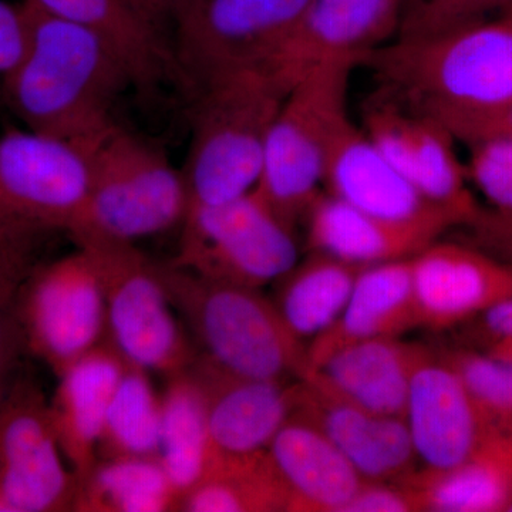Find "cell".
Segmentation results:
<instances>
[{
  "label": "cell",
  "mask_w": 512,
  "mask_h": 512,
  "mask_svg": "<svg viewBox=\"0 0 512 512\" xmlns=\"http://www.w3.org/2000/svg\"><path fill=\"white\" fill-rule=\"evenodd\" d=\"M362 64L382 93L468 141L512 104V22L473 23L420 37H397Z\"/></svg>",
  "instance_id": "6da1fadb"
},
{
  "label": "cell",
  "mask_w": 512,
  "mask_h": 512,
  "mask_svg": "<svg viewBox=\"0 0 512 512\" xmlns=\"http://www.w3.org/2000/svg\"><path fill=\"white\" fill-rule=\"evenodd\" d=\"M28 47L3 82V99L26 128L82 144L114 123L130 74L99 36L22 0Z\"/></svg>",
  "instance_id": "7a4b0ae2"
},
{
  "label": "cell",
  "mask_w": 512,
  "mask_h": 512,
  "mask_svg": "<svg viewBox=\"0 0 512 512\" xmlns=\"http://www.w3.org/2000/svg\"><path fill=\"white\" fill-rule=\"evenodd\" d=\"M191 147L183 171L190 207L237 200L254 190L266 137L286 94L266 70H231L190 89Z\"/></svg>",
  "instance_id": "3957f363"
},
{
  "label": "cell",
  "mask_w": 512,
  "mask_h": 512,
  "mask_svg": "<svg viewBox=\"0 0 512 512\" xmlns=\"http://www.w3.org/2000/svg\"><path fill=\"white\" fill-rule=\"evenodd\" d=\"M158 268L171 305L195 333L205 356L252 379L288 382L305 376L308 345L258 288L202 278L173 262Z\"/></svg>",
  "instance_id": "277c9868"
},
{
  "label": "cell",
  "mask_w": 512,
  "mask_h": 512,
  "mask_svg": "<svg viewBox=\"0 0 512 512\" xmlns=\"http://www.w3.org/2000/svg\"><path fill=\"white\" fill-rule=\"evenodd\" d=\"M90 165V194L74 241L134 242L183 224L190 208L184 174L164 151L114 121L82 143Z\"/></svg>",
  "instance_id": "5b68a950"
},
{
  "label": "cell",
  "mask_w": 512,
  "mask_h": 512,
  "mask_svg": "<svg viewBox=\"0 0 512 512\" xmlns=\"http://www.w3.org/2000/svg\"><path fill=\"white\" fill-rule=\"evenodd\" d=\"M355 60H330L309 70L286 94L266 137L254 194L295 229L320 194L326 157L349 123L350 74Z\"/></svg>",
  "instance_id": "8992f818"
},
{
  "label": "cell",
  "mask_w": 512,
  "mask_h": 512,
  "mask_svg": "<svg viewBox=\"0 0 512 512\" xmlns=\"http://www.w3.org/2000/svg\"><path fill=\"white\" fill-rule=\"evenodd\" d=\"M92 254L103 285L107 340L131 365L171 377L198 355L175 318L157 262L134 242L77 239Z\"/></svg>",
  "instance_id": "52a82bcc"
},
{
  "label": "cell",
  "mask_w": 512,
  "mask_h": 512,
  "mask_svg": "<svg viewBox=\"0 0 512 512\" xmlns=\"http://www.w3.org/2000/svg\"><path fill=\"white\" fill-rule=\"evenodd\" d=\"M174 265L225 284L262 286L298 262L295 229L254 192L218 205L188 208Z\"/></svg>",
  "instance_id": "ba28073f"
},
{
  "label": "cell",
  "mask_w": 512,
  "mask_h": 512,
  "mask_svg": "<svg viewBox=\"0 0 512 512\" xmlns=\"http://www.w3.org/2000/svg\"><path fill=\"white\" fill-rule=\"evenodd\" d=\"M312 0H191L175 25L184 86L215 74L264 69Z\"/></svg>",
  "instance_id": "9c48e42d"
},
{
  "label": "cell",
  "mask_w": 512,
  "mask_h": 512,
  "mask_svg": "<svg viewBox=\"0 0 512 512\" xmlns=\"http://www.w3.org/2000/svg\"><path fill=\"white\" fill-rule=\"evenodd\" d=\"M26 348L57 376L107 338L103 285L86 248L30 272L16 296Z\"/></svg>",
  "instance_id": "30bf717a"
},
{
  "label": "cell",
  "mask_w": 512,
  "mask_h": 512,
  "mask_svg": "<svg viewBox=\"0 0 512 512\" xmlns=\"http://www.w3.org/2000/svg\"><path fill=\"white\" fill-rule=\"evenodd\" d=\"M90 194L82 144L10 128L0 136V205L26 231L72 234Z\"/></svg>",
  "instance_id": "8fae6325"
},
{
  "label": "cell",
  "mask_w": 512,
  "mask_h": 512,
  "mask_svg": "<svg viewBox=\"0 0 512 512\" xmlns=\"http://www.w3.org/2000/svg\"><path fill=\"white\" fill-rule=\"evenodd\" d=\"M64 460L45 394L16 379L0 409V512L72 511L77 477Z\"/></svg>",
  "instance_id": "7c38bea8"
},
{
  "label": "cell",
  "mask_w": 512,
  "mask_h": 512,
  "mask_svg": "<svg viewBox=\"0 0 512 512\" xmlns=\"http://www.w3.org/2000/svg\"><path fill=\"white\" fill-rule=\"evenodd\" d=\"M363 131L380 153L431 202L468 224L480 211L447 128L380 93L367 103Z\"/></svg>",
  "instance_id": "4fadbf2b"
},
{
  "label": "cell",
  "mask_w": 512,
  "mask_h": 512,
  "mask_svg": "<svg viewBox=\"0 0 512 512\" xmlns=\"http://www.w3.org/2000/svg\"><path fill=\"white\" fill-rule=\"evenodd\" d=\"M407 0H312L302 18L265 64L289 92L309 70L330 60H355L399 33Z\"/></svg>",
  "instance_id": "5bb4252c"
},
{
  "label": "cell",
  "mask_w": 512,
  "mask_h": 512,
  "mask_svg": "<svg viewBox=\"0 0 512 512\" xmlns=\"http://www.w3.org/2000/svg\"><path fill=\"white\" fill-rule=\"evenodd\" d=\"M322 184L332 197L379 220L427 229L439 237L460 224L400 174L352 120L330 146Z\"/></svg>",
  "instance_id": "9a60e30c"
},
{
  "label": "cell",
  "mask_w": 512,
  "mask_h": 512,
  "mask_svg": "<svg viewBox=\"0 0 512 512\" xmlns=\"http://www.w3.org/2000/svg\"><path fill=\"white\" fill-rule=\"evenodd\" d=\"M188 372L207 403L212 454L265 451L295 407L296 383L235 375L201 352Z\"/></svg>",
  "instance_id": "2e32d148"
},
{
  "label": "cell",
  "mask_w": 512,
  "mask_h": 512,
  "mask_svg": "<svg viewBox=\"0 0 512 512\" xmlns=\"http://www.w3.org/2000/svg\"><path fill=\"white\" fill-rule=\"evenodd\" d=\"M412 269L420 328H451L512 296V265L478 248L436 241Z\"/></svg>",
  "instance_id": "e0dca14e"
},
{
  "label": "cell",
  "mask_w": 512,
  "mask_h": 512,
  "mask_svg": "<svg viewBox=\"0 0 512 512\" xmlns=\"http://www.w3.org/2000/svg\"><path fill=\"white\" fill-rule=\"evenodd\" d=\"M293 416L322 431L365 481L400 483L419 458L403 417L367 412L296 380Z\"/></svg>",
  "instance_id": "ac0fdd59"
},
{
  "label": "cell",
  "mask_w": 512,
  "mask_h": 512,
  "mask_svg": "<svg viewBox=\"0 0 512 512\" xmlns=\"http://www.w3.org/2000/svg\"><path fill=\"white\" fill-rule=\"evenodd\" d=\"M404 421L424 470L444 471L464 463L494 430L468 394L460 376L434 357L413 375Z\"/></svg>",
  "instance_id": "d6986e66"
},
{
  "label": "cell",
  "mask_w": 512,
  "mask_h": 512,
  "mask_svg": "<svg viewBox=\"0 0 512 512\" xmlns=\"http://www.w3.org/2000/svg\"><path fill=\"white\" fill-rule=\"evenodd\" d=\"M431 357L399 338L363 340L336 350L301 380L367 412L404 419L413 375Z\"/></svg>",
  "instance_id": "ffe728a7"
},
{
  "label": "cell",
  "mask_w": 512,
  "mask_h": 512,
  "mask_svg": "<svg viewBox=\"0 0 512 512\" xmlns=\"http://www.w3.org/2000/svg\"><path fill=\"white\" fill-rule=\"evenodd\" d=\"M128 362L104 340L59 376L50 419L64 458L77 480L96 466L97 447L114 390Z\"/></svg>",
  "instance_id": "44dd1931"
},
{
  "label": "cell",
  "mask_w": 512,
  "mask_h": 512,
  "mask_svg": "<svg viewBox=\"0 0 512 512\" xmlns=\"http://www.w3.org/2000/svg\"><path fill=\"white\" fill-rule=\"evenodd\" d=\"M417 326L412 258L365 266L339 318L309 343L306 373L345 346L363 340L399 338Z\"/></svg>",
  "instance_id": "7402d4cb"
},
{
  "label": "cell",
  "mask_w": 512,
  "mask_h": 512,
  "mask_svg": "<svg viewBox=\"0 0 512 512\" xmlns=\"http://www.w3.org/2000/svg\"><path fill=\"white\" fill-rule=\"evenodd\" d=\"M291 512H343L365 483L322 431L289 416L266 448Z\"/></svg>",
  "instance_id": "603a6c76"
},
{
  "label": "cell",
  "mask_w": 512,
  "mask_h": 512,
  "mask_svg": "<svg viewBox=\"0 0 512 512\" xmlns=\"http://www.w3.org/2000/svg\"><path fill=\"white\" fill-rule=\"evenodd\" d=\"M46 12L89 29L119 57L133 87L151 92L165 82L183 83L174 46L128 0H32Z\"/></svg>",
  "instance_id": "cb8c5ba5"
},
{
  "label": "cell",
  "mask_w": 512,
  "mask_h": 512,
  "mask_svg": "<svg viewBox=\"0 0 512 512\" xmlns=\"http://www.w3.org/2000/svg\"><path fill=\"white\" fill-rule=\"evenodd\" d=\"M303 221L309 251L362 268L413 258L439 238L427 229L379 220L322 192Z\"/></svg>",
  "instance_id": "d4e9b609"
},
{
  "label": "cell",
  "mask_w": 512,
  "mask_h": 512,
  "mask_svg": "<svg viewBox=\"0 0 512 512\" xmlns=\"http://www.w3.org/2000/svg\"><path fill=\"white\" fill-rule=\"evenodd\" d=\"M400 483L416 491L421 511H505L512 500V433L494 431L464 463L414 471Z\"/></svg>",
  "instance_id": "484cf974"
},
{
  "label": "cell",
  "mask_w": 512,
  "mask_h": 512,
  "mask_svg": "<svg viewBox=\"0 0 512 512\" xmlns=\"http://www.w3.org/2000/svg\"><path fill=\"white\" fill-rule=\"evenodd\" d=\"M360 269L318 252L296 262L276 281L274 299L289 329L303 342L329 329L345 309Z\"/></svg>",
  "instance_id": "4316f807"
},
{
  "label": "cell",
  "mask_w": 512,
  "mask_h": 512,
  "mask_svg": "<svg viewBox=\"0 0 512 512\" xmlns=\"http://www.w3.org/2000/svg\"><path fill=\"white\" fill-rule=\"evenodd\" d=\"M167 380L161 396L158 458L181 501L210 463V426L204 394L188 369Z\"/></svg>",
  "instance_id": "83f0119b"
},
{
  "label": "cell",
  "mask_w": 512,
  "mask_h": 512,
  "mask_svg": "<svg viewBox=\"0 0 512 512\" xmlns=\"http://www.w3.org/2000/svg\"><path fill=\"white\" fill-rule=\"evenodd\" d=\"M178 511H288V497L268 453L212 454L200 481L181 498Z\"/></svg>",
  "instance_id": "f1b7e54d"
},
{
  "label": "cell",
  "mask_w": 512,
  "mask_h": 512,
  "mask_svg": "<svg viewBox=\"0 0 512 512\" xmlns=\"http://www.w3.org/2000/svg\"><path fill=\"white\" fill-rule=\"evenodd\" d=\"M178 504L160 458L124 457L99 460L77 480L72 511L165 512Z\"/></svg>",
  "instance_id": "f546056e"
},
{
  "label": "cell",
  "mask_w": 512,
  "mask_h": 512,
  "mask_svg": "<svg viewBox=\"0 0 512 512\" xmlns=\"http://www.w3.org/2000/svg\"><path fill=\"white\" fill-rule=\"evenodd\" d=\"M147 370L128 363L111 397L97 457H158L161 431V396Z\"/></svg>",
  "instance_id": "4dcf8cb0"
},
{
  "label": "cell",
  "mask_w": 512,
  "mask_h": 512,
  "mask_svg": "<svg viewBox=\"0 0 512 512\" xmlns=\"http://www.w3.org/2000/svg\"><path fill=\"white\" fill-rule=\"evenodd\" d=\"M444 362L460 376L487 426L512 433V362L471 352L453 353Z\"/></svg>",
  "instance_id": "1f68e13d"
},
{
  "label": "cell",
  "mask_w": 512,
  "mask_h": 512,
  "mask_svg": "<svg viewBox=\"0 0 512 512\" xmlns=\"http://www.w3.org/2000/svg\"><path fill=\"white\" fill-rule=\"evenodd\" d=\"M511 0H407L400 37L439 35L481 22L485 13Z\"/></svg>",
  "instance_id": "d6a6232c"
},
{
  "label": "cell",
  "mask_w": 512,
  "mask_h": 512,
  "mask_svg": "<svg viewBox=\"0 0 512 512\" xmlns=\"http://www.w3.org/2000/svg\"><path fill=\"white\" fill-rule=\"evenodd\" d=\"M467 174L497 210L512 212V136L497 134L468 144Z\"/></svg>",
  "instance_id": "836d02e7"
},
{
  "label": "cell",
  "mask_w": 512,
  "mask_h": 512,
  "mask_svg": "<svg viewBox=\"0 0 512 512\" xmlns=\"http://www.w3.org/2000/svg\"><path fill=\"white\" fill-rule=\"evenodd\" d=\"M414 511H421L420 503L416 491L409 485L365 481L343 512Z\"/></svg>",
  "instance_id": "e575fe53"
},
{
  "label": "cell",
  "mask_w": 512,
  "mask_h": 512,
  "mask_svg": "<svg viewBox=\"0 0 512 512\" xmlns=\"http://www.w3.org/2000/svg\"><path fill=\"white\" fill-rule=\"evenodd\" d=\"M26 348L15 301L0 302V409L15 383L19 356Z\"/></svg>",
  "instance_id": "d590c367"
},
{
  "label": "cell",
  "mask_w": 512,
  "mask_h": 512,
  "mask_svg": "<svg viewBox=\"0 0 512 512\" xmlns=\"http://www.w3.org/2000/svg\"><path fill=\"white\" fill-rule=\"evenodd\" d=\"M28 47V23L22 3L0 0V82L13 73Z\"/></svg>",
  "instance_id": "8d00e7d4"
},
{
  "label": "cell",
  "mask_w": 512,
  "mask_h": 512,
  "mask_svg": "<svg viewBox=\"0 0 512 512\" xmlns=\"http://www.w3.org/2000/svg\"><path fill=\"white\" fill-rule=\"evenodd\" d=\"M477 248L500 261L512 262V212L494 210L477 212L468 222Z\"/></svg>",
  "instance_id": "74e56055"
},
{
  "label": "cell",
  "mask_w": 512,
  "mask_h": 512,
  "mask_svg": "<svg viewBox=\"0 0 512 512\" xmlns=\"http://www.w3.org/2000/svg\"><path fill=\"white\" fill-rule=\"evenodd\" d=\"M483 316L485 338L488 340L487 355L512 362V296L490 306Z\"/></svg>",
  "instance_id": "f35d334b"
},
{
  "label": "cell",
  "mask_w": 512,
  "mask_h": 512,
  "mask_svg": "<svg viewBox=\"0 0 512 512\" xmlns=\"http://www.w3.org/2000/svg\"><path fill=\"white\" fill-rule=\"evenodd\" d=\"M29 247L0 248V302L15 301L28 278Z\"/></svg>",
  "instance_id": "ab89813d"
},
{
  "label": "cell",
  "mask_w": 512,
  "mask_h": 512,
  "mask_svg": "<svg viewBox=\"0 0 512 512\" xmlns=\"http://www.w3.org/2000/svg\"><path fill=\"white\" fill-rule=\"evenodd\" d=\"M151 25L167 35L190 5L191 0H128Z\"/></svg>",
  "instance_id": "60d3db41"
},
{
  "label": "cell",
  "mask_w": 512,
  "mask_h": 512,
  "mask_svg": "<svg viewBox=\"0 0 512 512\" xmlns=\"http://www.w3.org/2000/svg\"><path fill=\"white\" fill-rule=\"evenodd\" d=\"M497 134H511L512 136V104L503 113L495 116L494 119L487 121L483 127L478 128L473 138L467 144L481 140V138L497 136Z\"/></svg>",
  "instance_id": "b9f144b4"
},
{
  "label": "cell",
  "mask_w": 512,
  "mask_h": 512,
  "mask_svg": "<svg viewBox=\"0 0 512 512\" xmlns=\"http://www.w3.org/2000/svg\"><path fill=\"white\" fill-rule=\"evenodd\" d=\"M23 229L16 222L10 220L5 210L0 207V245L13 244L23 237Z\"/></svg>",
  "instance_id": "7bdbcfd3"
},
{
  "label": "cell",
  "mask_w": 512,
  "mask_h": 512,
  "mask_svg": "<svg viewBox=\"0 0 512 512\" xmlns=\"http://www.w3.org/2000/svg\"><path fill=\"white\" fill-rule=\"evenodd\" d=\"M504 18L512 22V0L507 6H505Z\"/></svg>",
  "instance_id": "ee69618b"
},
{
  "label": "cell",
  "mask_w": 512,
  "mask_h": 512,
  "mask_svg": "<svg viewBox=\"0 0 512 512\" xmlns=\"http://www.w3.org/2000/svg\"><path fill=\"white\" fill-rule=\"evenodd\" d=\"M505 511H511L512 512V500L510 503H508L507 508H505Z\"/></svg>",
  "instance_id": "f6af8a7d"
}]
</instances>
